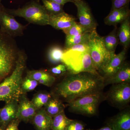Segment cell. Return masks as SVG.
Returning <instances> with one entry per match:
<instances>
[{"label":"cell","mask_w":130,"mask_h":130,"mask_svg":"<svg viewBox=\"0 0 130 130\" xmlns=\"http://www.w3.org/2000/svg\"><path fill=\"white\" fill-rule=\"evenodd\" d=\"M104 81L101 75L90 73H70L56 86L55 97L69 103L84 96L100 93L105 86Z\"/></svg>","instance_id":"cell-1"},{"label":"cell","mask_w":130,"mask_h":130,"mask_svg":"<svg viewBox=\"0 0 130 130\" xmlns=\"http://www.w3.org/2000/svg\"><path fill=\"white\" fill-rule=\"evenodd\" d=\"M88 49L87 44H83L64 50L62 62L70 74L88 72L100 75L93 64L89 51H86Z\"/></svg>","instance_id":"cell-2"},{"label":"cell","mask_w":130,"mask_h":130,"mask_svg":"<svg viewBox=\"0 0 130 130\" xmlns=\"http://www.w3.org/2000/svg\"><path fill=\"white\" fill-rule=\"evenodd\" d=\"M26 61L24 53L19 51L12 73L0 83V101L8 103L12 101H19L23 94L21 84L25 69Z\"/></svg>","instance_id":"cell-3"},{"label":"cell","mask_w":130,"mask_h":130,"mask_svg":"<svg viewBox=\"0 0 130 130\" xmlns=\"http://www.w3.org/2000/svg\"><path fill=\"white\" fill-rule=\"evenodd\" d=\"M19 51L13 37L0 29V81L6 78L15 67Z\"/></svg>","instance_id":"cell-4"},{"label":"cell","mask_w":130,"mask_h":130,"mask_svg":"<svg viewBox=\"0 0 130 130\" xmlns=\"http://www.w3.org/2000/svg\"><path fill=\"white\" fill-rule=\"evenodd\" d=\"M9 14L21 17L29 23L40 25H49V15L43 5L36 1L28 2L21 8L9 9L5 8Z\"/></svg>","instance_id":"cell-5"},{"label":"cell","mask_w":130,"mask_h":130,"mask_svg":"<svg viewBox=\"0 0 130 130\" xmlns=\"http://www.w3.org/2000/svg\"><path fill=\"white\" fill-rule=\"evenodd\" d=\"M88 45L93 64L98 72H102L115 53H111L108 51L103 37L98 33L96 29L91 31Z\"/></svg>","instance_id":"cell-6"},{"label":"cell","mask_w":130,"mask_h":130,"mask_svg":"<svg viewBox=\"0 0 130 130\" xmlns=\"http://www.w3.org/2000/svg\"><path fill=\"white\" fill-rule=\"evenodd\" d=\"M102 94L100 93L87 95L68 103L71 111L88 116L95 115L97 112Z\"/></svg>","instance_id":"cell-7"},{"label":"cell","mask_w":130,"mask_h":130,"mask_svg":"<svg viewBox=\"0 0 130 130\" xmlns=\"http://www.w3.org/2000/svg\"><path fill=\"white\" fill-rule=\"evenodd\" d=\"M14 17L8 13L3 6L0 9V29L11 37L21 36L27 26L20 23Z\"/></svg>","instance_id":"cell-8"},{"label":"cell","mask_w":130,"mask_h":130,"mask_svg":"<svg viewBox=\"0 0 130 130\" xmlns=\"http://www.w3.org/2000/svg\"><path fill=\"white\" fill-rule=\"evenodd\" d=\"M108 98L116 106H126L130 101L129 83H122L113 85L109 90Z\"/></svg>","instance_id":"cell-9"},{"label":"cell","mask_w":130,"mask_h":130,"mask_svg":"<svg viewBox=\"0 0 130 130\" xmlns=\"http://www.w3.org/2000/svg\"><path fill=\"white\" fill-rule=\"evenodd\" d=\"M73 3L77 10L79 23L90 31L96 29L97 24L88 4L83 0H75Z\"/></svg>","instance_id":"cell-10"},{"label":"cell","mask_w":130,"mask_h":130,"mask_svg":"<svg viewBox=\"0 0 130 130\" xmlns=\"http://www.w3.org/2000/svg\"><path fill=\"white\" fill-rule=\"evenodd\" d=\"M38 110L31 101L23 94L20 98L17 119L26 123L31 121Z\"/></svg>","instance_id":"cell-11"},{"label":"cell","mask_w":130,"mask_h":130,"mask_svg":"<svg viewBox=\"0 0 130 130\" xmlns=\"http://www.w3.org/2000/svg\"><path fill=\"white\" fill-rule=\"evenodd\" d=\"M19 101L6 103L0 110V127L4 130L11 121L17 119Z\"/></svg>","instance_id":"cell-12"},{"label":"cell","mask_w":130,"mask_h":130,"mask_svg":"<svg viewBox=\"0 0 130 130\" xmlns=\"http://www.w3.org/2000/svg\"><path fill=\"white\" fill-rule=\"evenodd\" d=\"M126 50L123 49L120 53L114 54L106 67L103 70L104 79L110 77L114 75L121 69L124 63Z\"/></svg>","instance_id":"cell-13"},{"label":"cell","mask_w":130,"mask_h":130,"mask_svg":"<svg viewBox=\"0 0 130 130\" xmlns=\"http://www.w3.org/2000/svg\"><path fill=\"white\" fill-rule=\"evenodd\" d=\"M75 18L65 12L56 15H49V25L57 30H64L70 27L76 22Z\"/></svg>","instance_id":"cell-14"},{"label":"cell","mask_w":130,"mask_h":130,"mask_svg":"<svg viewBox=\"0 0 130 130\" xmlns=\"http://www.w3.org/2000/svg\"><path fill=\"white\" fill-rule=\"evenodd\" d=\"M129 5L111 11L105 19V23L108 25L116 26L130 17Z\"/></svg>","instance_id":"cell-15"},{"label":"cell","mask_w":130,"mask_h":130,"mask_svg":"<svg viewBox=\"0 0 130 130\" xmlns=\"http://www.w3.org/2000/svg\"><path fill=\"white\" fill-rule=\"evenodd\" d=\"M52 120L53 118L42 108L37 111L31 121L37 130H51Z\"/></svg>","instance_id":"cell-16"},{"label":"cell","mask_w":130,"mask_h":130,"mask_svg":"<svg viewBox=\"0 0 130 130\" xmlns=\"http://www.w3.org/2000/svg\"><path fill=\"white\" fill-rule=\"evenodd\" d=\"M107 125L114 130H130L129 111L123 112L115 116L109 120Z\"/></svg>","instance_id":"cell-17"},{"label":"cell","mask_w":130,"mask_h":130,"mask_svg":"<svg viewBox=\"0 0 130 130\" xmlns=\"http://www.w3.org/2000/svg\"><path fill=\"white\" fill-rule=\"evenodd\" d=\"M130 67L129 64L125 62L121 69L114 75L105 79V86L106 85L116 84L122 83H129Z\"/></svg>","instance_id":"cell-18"},{"label":"cell","mask_w":130,"mask_h":130,"mask_svg":"<svg viewBox=\"0 0 130 130\" xmlns=\"http://www.w3.org/2000/svg\"><path fill=\"white\" fill-rule=\"evenodd\" d=\"M120 24L121 25L118 31L119 41L124 49L127 50L130 44V17Z\"/></svg>","instance_id":"cell-19"},{"label":"cell","mask_w":130,"mask_h":130,"mask_svg":"<svg viewBox=\"0 0 130 130\" xmlns=\"http://www.w3.org/2000/svg\"><path fill=\"white\" fill-rule=\"evenodd\" d=\"M65 107L60 99L52 96L44 108L47 113L53 118L64 111Z\"/></svg>","instance_id":"cell-20"},{"label":"cell","mask_w":130,"mask_h":130,"mask_svg":"<svg viewBox=\"0 0 130 130\" xmlns=\"http://www.w3.org/2000/svg\"><path fill=\"white\" fill-rule=\"evenodd\" d=\"M90 32H85L77 36H66L64 50L77 44H88Z\"/></svg>","instance_id":"cell-21"},{"label":"cell","mask_w":130,"mask_h":130,"mask_svg":"<svg viewBox=\"0 0 130 130\" xmlns=\"http://www.w3.org/2000/svg\"><path fill=\"white\" fill-rule=\"evenodd\" d=\"M118 31L117 26H115V28L111 32L103 37L105 46L108 51L111 53H115V50L119 43Z\"/></svg>","instance_id":"cell-22"},{"label":"cell","mask_w":130,"mask_h":130,"mask_svg":"<svg viewBox=\"0 0 130 130\" xmlns=\"http://www.w3.org/2000/svg\"><path fill=\"white\" fill-rule=\"evenodd\" d=\"M71 120L67 118L63 111L53 118L51 130H66Z\"/></svg>","instance_id":"cell-23"},{"label":"cell","mask_w":130,"mask_h":130,"mask_svg":"<svg viewBox=\"0 0 130 130\" xmlns=\"http://www.w3.org/2000/svg\"><path fill=\"white\" fill-rule=\"evenodd\" d=\"M52 97V95L47 92L37 93L31 101L38 111L44 106Z\"/></svg>","instance_id":"cell-24"},{"label":"cell","mask_w":130,"mask_h":130,"mask_svg":"<svg viewBox=\"0 0 130 130\" xmlns=\"http://www.w3.org/2000/svg\"><path fill=\"white\" fill-rule=\"evenodd\" d=\"M43 6L48 15H56L64 12L63 6L50 0H41Z\"/></svg>","instance_id":"cell-25"},{"label":"cell","mask_w":130,"mask_h":130,"mask_svg":"<svg viewBox=\"0 0 130 130\" xmlns=\"http://www.w3.org/2000/svg\"><path fill=\"white\" fill-rule=\"evenodd\" d=\"M64 50L58 46L52 47L49 50L48 58L50 61L54 64L62 62V57Z\"/></svg>","instance_id":"cell-26"},{"label":"cell","mask_w":130,"mask_h":130,"mask_svg":"<svg viewBox=\"0 0 130 130\" xmlns=\"http://www.w3.org/2000/svg\"><path fill=\"white\" fill-rule=\"evenodd\" d=\"M66 36H77L90 31L81 26L79 23L75 22L70 27L63 30Z\"/></svg>","instance_id":"cell-27"},{"label":"cell","mask_w":130,"mask_h":130,"mask_svg":"<svg viewBox=\"0 0 130 130\" xmlns=\"http://www.w3.org/2000/svg\"><path fill=\"white\" fill-rule=\"evenodd\" d=\"M38 84L37 81L26 76L23 78L21 82V89L23 94L34 90Z\"/></svg>","instance_id":"cell-28"},{"label":"cell","mask_w":130,"mask_h":130,"mask_svg":"<svg viewBox=\"0 0 130 130\" xmlns=\"http://www.w3.org/2000/svg\"><path fill=\"white\" fill-rule=\"evenodd\" d=\"M50 74L49 73L44 70H32L27 71L26 76L38 81L42 78L48 76Z\"/></svg>","instance_id":"cell-29"},{"label":"cell","mask_w":130,"mask_h":130,"mask_svg":"<svg viewBox=\"0 0 130 130\" xmlns=\"http://www.w3.org/2000/svg\"><path fill=\"white\" fill-rule=\"evenodd\" d=\"M49 71V73L53 76H62L68 72L66 66L63 63L52 68Z\"/></svg>","instance_id":"cell-30"},{"label":"cell","mask_w":130,"mask_h":130,"mask_svg":"<svg viewBox=\"0 0 130 130\" xmlns=\"http://www.w3.org/2000/svg\"><path fill=\"white\" fill-rule=\"evenodd\" d=\"M85 125L80 121L72 120L69 123L66 130H84Z\"/></svg>","instance_id":"cell-31"},{"label":"cell","mask_w":130,"mask_h":130,"mask_svg":"<svg viewBox=\"0 0 130 130\" xmlns=\"http://www.w3.org/2000/svg\"><path fill=\"white\" fill-rule=\"evenodd\" d=\"M55 77L50 74L48 76L42 78L38 82L39 84L43 85L48 87H51L55 83Z\"/></svg>","instance_id":"cell-32"},{"label":"cell","mask_w":130,"mask_h":130,"mask_svg":"<svg viewBox=\"0 0 130 130\" xmlns=\"http://www.w3.org/2000/svg\"><path fill=\"white\" fill-rule=\"evenodd\" d=\"M112 7L111 11L119 9L129 5L130 0H111Z\"/></svg>","instance_id":"cell-33"},{"label":"cell","mask_w":130,"mask_h":130,"mask_svg":"<svg viewBox=\"0 0 130 130\" xmlns=\"http://www.w3.org/2000/svg\"><path fill=\"white\" fill-rule=\"evenodd\" d=\"M20 121L16 119L11 121L4 130H19L18 126Z\"/></svg>","instance_id":"cell-34"},{"label":"cell","mask_w":130,"mask_h":130,"mask_svg":"<svg viewBox=\"0 0 130 130\" xmlns=\"http://www.w3.org/2000/svg\"><path fill=\"white\" fill-rule=\"evenodd\" d=\"M50 1H53L54 2L57 3L58 4L64 6L66 3L68 2H72L73 3L75 0H50Z\"/></svg>","instance_id":"cell-35"},{"label":"cell","mask_w":130,"mask_h":130,"mask_svg":"<svg viewBox=\"0 0 130 130\" xmlns=\"http://www.w3.org/2000/svg\"><path fill=\"white\" fill-rule=\"evenodd\" d=\"M96 130H114L113 129L110 127V126L108 125H107L106 126H104L102 128H100V129H98Z\"/></svg>","instance_id":"cell-36"},{"label":"cell","mask_w":130,"mask_h":130,"mask_svg":"<svg viewBox=\"0 0 130 130\" xmlns=\"http://www.w3.org/2000/svg\"><path fill=\"white\" fill-rule=\"evenodd\" d=\"M3 6V5L1 3L0 4V9H1V8Z\"/></svg>","instance_id":"cell-37"},{"label":"cell","mask_w":130,"mask_h":130,"mask_svg":"<svg viewBox=\"0 0 130 130\" xmlns=\"http://www.w3.org/2000/svg\"><path fill=\"white\" fill-rule=\"evenodd\" d=\"M0 130H3V129L2 128H1V127H0Z\"/></svg>","instance_id":"cell-38"},{"label":"cell","mask_w":130,"mask_h":130,"mask_svg":"<svg viewBox=\"0 0 130 130\" xmlns=\"http://www.w3.org/2000/svg\"><path fill=\"white\" fill-rule=\"evenodd\" d=\"M2 0H0V4H1V2Z\"/></svg>","instance_id":"cell-39"},{"label":"cell","mask_w":130,"mask_h":130,"mask_svg":"<svg viewBox=\"0 0 130 130\" xmlns=\"http://www.w3.org/2000/svg\"><path fill=\"white\" fill-rule=\"evenodd\" d=\"M0 110H1V109H0Z\"/></svg>","instance_id":"cell-40"},{"label":"cell","mask_w":130,"mask_h":130,"mask_svg":"<svg viewBox=\"0 0 130 130\" xmlns=\"http://www.w3.org/2000/svg\"></svg>","instance_id":"cell-41"}]
</instances>
